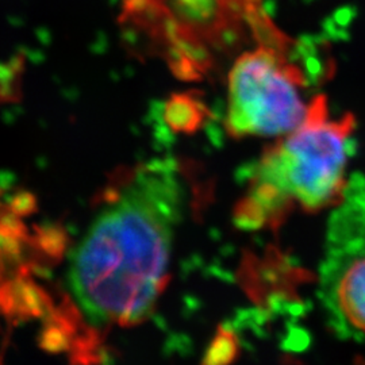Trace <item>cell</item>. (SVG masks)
<instances>
[{
    "label": "cell",
    "mask_w": 365,
    "mask_h": 365,
    "mask_svg": "<svg viewBox=\"0 0 365 365\" xmlns=\"http://www.w3.org/2000/svg\"><path fill=\"white\" fill-rule=\"evenodd\" d=\"M356 16L357 10L352 6L337 9L324 24V30L327 31V37L334 39L348 38V27L352 25Z\"/></svg>",
    "instance_id": "cell-7"
},
{
    "label": "cell",
    "mask_w": 365,
    "mask_h": 365,
    "mask_svg": "<svg viewBox=\"0 0 365 365\" xmlns=\"http://www.w3.org/2000/svg\"><path fill=\"white\" fill-rule=\"evenodd\" d=\"M289 56L259 46L241 54L229 75L226 128L235 138L283 137L306 120L302 88L309 75Z\"/></svg>",
    "instance_id": "cell-4"
},
{
    "label": "cell",
    "mask_w": 365,
    "mask_h": 365,
    "mask_svg": "<svg viewBox=\"0 0 365 365\" xmlns=\"http://www.w3.org/2000/svg\"><path fill=\"white\" fill-rule=\"evenodd\" d=\"M354 119H330L324 95L314 96L297 130L280 137L253 165L235 210L244 229L279 225L294 209L315 212L337 206L349 187L346 164Z\"/></svg>",
    "instance_id": "cell-2"
},
{
    "label": "cell",
    "mask_w": 365,
    "mask_h": 365,
    "mask_svg": "<svg viewBox=\"0 0 365 365\" xmlns=\"http://www.w3.org/2000/svg\"><path fill=\"white\" fill-rule=\"evenodd\" d=\"M244 7L237 0H118L117 26L137 57H160L184 78L212 64L211 49L245 41Z\"/></svg>",
    "instance_id": "cell-3"
},
{
    "label": "cell",
    "mask_w": 365,
    "mask_h": 365,
    "mask_svg": "<svg viewBox=\"0 0 365 365\" xmlns=\"http://www.w3.org/2000/svg\"><path fill=\"white\" fill-rule=\"evenodd\" d=\"M319 298L342 337H365V182H349L327 226Z\"/></svg>",
    "instance_id": "cell-5"
},
{
    "label": "cell",
    "mask_w": 365,
    "mask_h": 365,
    "mask_svg": "<svg viewBox=\"0 0 365 365\" xmlns=\"http://www.w3.org/2000/svg\"><path fill=\"white\" fill-rule=\"evenodd\" d=\"M245 22L252 30L253 38L259 42L260 46L289 56L295 39L289 38L286 33L274 25L267 10L262 7V1L247 6Z\"/></svg>",
    "instance_id": "cell-6"
},
{
    "label": "cell",
    "mask_w": 365,
    "mask_h": 365,
    "mask_svg": "<svg viewBox=\"0 0 365 365\" xmlns=\"http://www.w3.org/2000/svg\"><path fill=\"white\" fill-rule=\"evenodd\" d=\"M180 211L175 172L152 165L92 222L69 268L72 294L92 322L131 327L153 312Z\"/></svg>",
    "instance_id": "cell-1"
}]
</instances>
